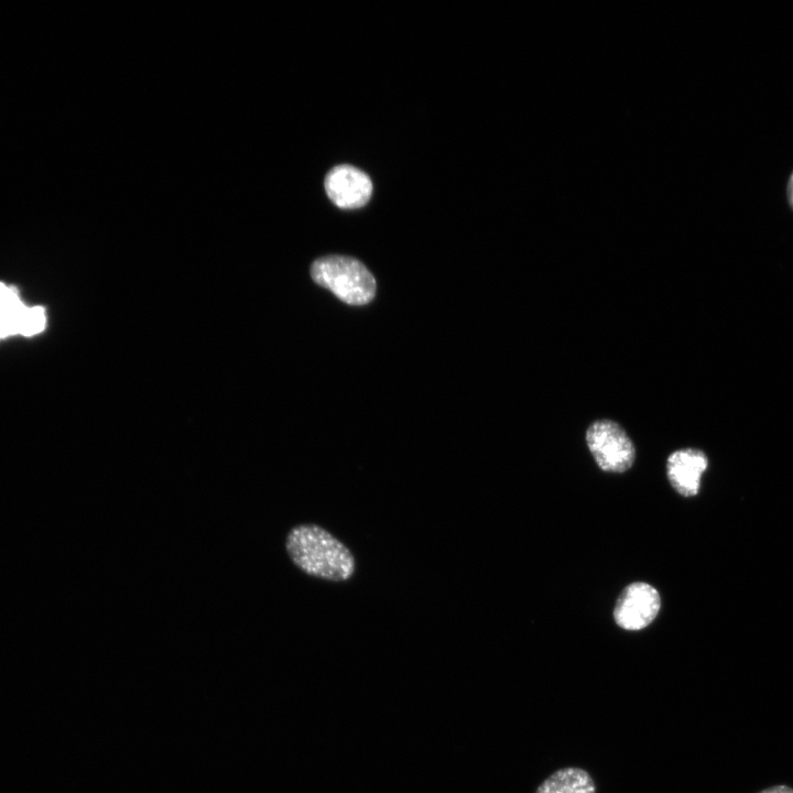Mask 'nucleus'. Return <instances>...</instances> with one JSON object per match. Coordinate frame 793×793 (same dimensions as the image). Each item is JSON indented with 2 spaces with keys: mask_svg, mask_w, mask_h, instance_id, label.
Masks as SVG:
<instances>
[{
  "mask_svg": "<svg viewBox=\"0 0 793 793\" xmlns=\"http://www.w3.org/2000/svg\"><path fill=\"white\" fill-rule=\"evenodd\" d=\"M285 550L293 564L308 576L343 583L355 575L356 560L352 552L318 524L302 523L293 526L286 535Z\"/></svg>",
  "mask_w": 793,
  "mask_h": 793,
  "instance_id": "nucleus-1",
  "label": "nucleus"
},
{
  "mask_svg": "<svg viewBox=\"0 0 793 793\" xmlns=\"http://www.w3.org/2000/svg\"><path fill=\"white\" fill-rule=\"evenodd\" d=\"M311 275L318 285L350 305H365L376 294L373 275L360 261L351 257H322L313 262Z\"/></svg>",
  "mask_w": 793,
  "mask_h": 793,
  "instance_id": "nucleus-2",
  "label": "nucleus"
},
{
  "mask_svg": "<svg viewBox=\"0 0 793 793\" xmlns=\"http://www.w3.org/2000/svg\"><path fill=\"white\" fill-rule=\"evenodd\" d=\"M586 443L600 469L607 472L628 470L636 457L632 441L611 420H597L586 431Z\"/></svg>",
  "mask_w": 793,
  "mask_h": 793,
  "instance_id": "nucleus-3",
  "label": "nucleus"
},
{
  "mask_svg": "<svg viewBox=\"0 0 793 793\" xmlns=\"http://www.w3.org/2000/svg\"><path fill=\"white\" fill-rule=\"evenodd\" d=\"M660 608L658 590L647 583L637 582L628 585L618 597L613 619L622 629L637 631L649 626Z\"/></svg>",
  "mask_w": 793,
  "mask_h": 793,
  "instance_id": "nucleus-4",
  "label": "nucleus"
},
{
  "mask_svg": "<svg viewBox=\"0 0 793 793\" xmlns=\"http://www.w3.org/2000/svg\"><path fill=\"white\" fill-rule=\"evenodd\" d=\"M325 191L339 208L356 209L367 204L372 193L370 177L356 166L341 164L325 177Z\"/></svg>",
  "mask_w": 793,
  "mask_h": 793,
  "instance_id": "nucleus-5",
  "label": "nucleus"
},
{
  "mask_svg": "<svg viewBox=\"0 0 793 793\" xmlns=\"http://www.w3.org/2000/svg\"><path fill=\"white\" fill-rule=\"evenodd\" d=\"M708 466L704 452L683 448L673 452L666 461V475L674 490L683 497L698 493L700 478Z\"/></svg>",
  "mask_w": 793,
  "mask_h": 793,
  "instance_id": "nucleus-6",
  "label": "nucleus"
},
{
  "mask_svg": "<svg viewBox=\"0 0 793 793\" xmlns=\"http://www.w3.org/2000/svg\"><path fill=\"white\" fill-rule=\"evenodd\" d=\"M535 793H596V786L587 771L567 767L546 778Z\"/></svg>",
  "mask_w": 793,
  "mask_h": 793,
  "instance_id": "nucleus-7",
  "label": "nucleus"
},
{
  "mask_svg": "<svg viewBox=\"0 0 793 793\" xmlns=\"http://www.w3.org/2000/svg\"><path fill=\"white\" fill-rule=\"evenodd\" d=\"M28 307L21 301L14 286H8L0 282V339L21 335Z\"/></svg>",
  "mask_w": 793,
  "mask_h": 793,
  "instance_id": "nucleus-8",
  "label": "nucleus"
},
{
  "mask_svg": "<svg viewBox=\"0 0 793 793\" xmlns=\"http://www.w3.org/2000/svg\"><path fill=\"white\" fill-rule=\"evenodd\" d=\"M46 326L45 309L42 306L28 307L25 313L22 336H33L44 330Z\"/></svg>",
  "mask_w": 793,
  "mask_h": 793,
  "instance_id": "nucleus-9",
  "label": "nucleus"
},
{
  "mask_svg": "<svg viewBox=\"0 0 793 793\" xmlns=\"http://www.w3.org/2000/svg\"><path fill=\"white\" fill-rule=\"evenodd\" d=\"M758 793H793V787L786 784H776L770 787L763 789Z\"/></svg>",
  "mask_w": 793,
  "mask_h": 793,
  "instance_id": "nucleus-10",
  "label": "nucleus"
},
{
  "mask_svg": "<svg viewBox=\"0 0 793 793\" xmlns=\"http://www.w3.org/2000/svg\"><path fill=\"white\" fill-rule=\"evenodd\" d=\"M787 198L791 207L793 208V172L787 183Z\"/></svg>",
  "mask_w": 793,
  "mask_h": 793,
  "instance_id": "nucleus-11",
  "label": "nucleus"
}]
</instances>
